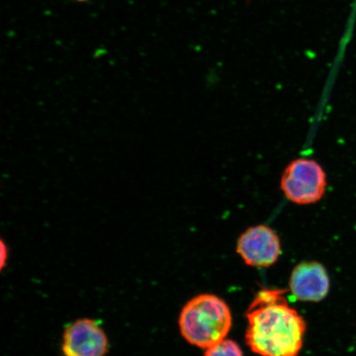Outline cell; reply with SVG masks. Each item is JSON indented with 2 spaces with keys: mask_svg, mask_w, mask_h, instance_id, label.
<instances>
[{
  "mask_svg": "<svg viewBox=\"0 0 356 356\" xmlns=\"http://www.w3.org/2000/svg\"><path fill=\"white\" fill-rule=\"evenodd\" d=\"M282 289H262L247 311L248 325L245 340L261 356L299 355L306 323L289 305Z\"/></svg>",
  "mask_w": 356,
  "mask_h": 356,
  "instance_id": "obj_1",
  "label": "cell"
},
{
  "mask_svg": "<svg viewBox=\"0 0 356 356\" xmlns=\"http://www.w3.org/2000/svg\"><path fill=\"white\" fill-rule=\"evenodd\" d=\"M75 1H78V2H86V1H88V0H75Z\"/></svg>",
  "mask_w": 356,
  "mask_h": 356,
  "instance_id": "obj_9",
  "label": "cell"
},
{
  "mask_svg": "<svg viewBox=\"0 0 356 356\" xmlns=\"http://www.w3.org/2000/svg\"><path fill=\"white\" fill-rule=\"evenodd\" d=\"M204 356H243V354L235 341L225 339L206 349Z\"/></svg>",
  "mask_w": 356,
  "mask_h": 356,
  "instance_id": "obj_7",
  "label": "cell"
},
{
  "mask_svg": "<svg viewBox=\"0 0 356 356\" xmlns=\"http://www.w3.org/2000/svg\"><path fill=\"white\" fill-rule=\"evenodd\" d=\"M237 252L248 266L268 267L278 260L282 252L280 240L270 227L252 226L240 235Z\"/></svg>",
  "mask_w": 356,
  "mask_h": 356,
  "instance_id": "obj_4",
  "label": "cell"
},
{
  "mask_svg": "<svg viewBox=\"0 0 356 356\" xmlns=\"http://www.w3.org/2000/svg\"><path fill=\"white\" fill-rule=\"evenodd\" d=\"M108 347V337L99 325L83 318L65 328L61 349L65 356H104Z\"/></svg>",
  "mask_w": 356,
  "mask_h": 356,
  "instance_id": "obj_5",
  "label": "cell"
},
{
  "mask_svg": "<svg viewBox=\"0 0 356 356\" xmlns=\"http://www.w3.org/2000/svg\"><path fill=\"white\" fill-rule=\"evenodd\" d=\"M8 250L6 244L2 242L1 243V268H3L8 257Z\"/></svg>",
  "mask_w": 356,
  "mask_h": 356,
  "instance_id": "obj_8",
  "label": "cell"
},
{
  "mask_svg": "<svg viewBox=\"0 0 356 356\" xmlns=\"http://www.w3.org/2000/svg\"><path fill=\"white\" fill-rule=\"evenodd\" d=\"M330 289L326 268L317 261H305L296 266L289 280V291L298 300L319 302Z\"/></svg>",
  "mask_w": 356,
  "mask_h": 356,
  "instance_id": "obj_6",
  "label": "cell"
},
{
  "mask_svg": "<svg viewBox=\"0 0 356 356\" xmlns=\"http://www.w3.org/2000/svg\"><path fill=\"white\" fill-rule=\"evenodd\" d=\"M327 186L326 172L317 160L311 158L293 159L280 175V191L289 202L298 206L319 202Z\"/></svg>",
  "mask_w": 356,
  "mask_h": 356,
  "instance_id": "obj_3",
  "label": "cell"
},
{
  "mask_svg": "<svg viewBox=\"0 0 356 356\" xmlns=\"http://www.w3.org/2000/svg\"><path fill=\"white\" fill-rule=\"evenodd\" d=\"M232 322V314L224 300L203 293L186 302L181 312L179 327L188 343L207 349L226 339Z\"/></svg>",
  "mask_w": 356,
  "mask_h": 356,
  "instance_id": "obj_2",
  "label": "cell"
}]
</instances>
